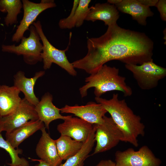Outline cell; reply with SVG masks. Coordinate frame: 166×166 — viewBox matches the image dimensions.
<instances>
[{"label":"cell","instance_id":"cell-1","mask_svg":"<svg viewBox=\"0 0 166 166\" xmlns=\"http://www.w3.org/2000/svg\"><path fill=\"white\" fill-rule=\"evenodd\" d=\"M87 44L86 55L71 63L74 68L90 74L112 60L140 65L153 60L152 41L144 33L121 28L117 23L108 26L101 36L88 38Z\"/></svg>","mask_w":166,"mask_h":166},{"label":"cell","instance_id":"cell-2","mask_svg":"<svg viewBox=\"0 0 166 166\" xmlns=\"http://www.w3.org/2000/svg\"><path fill=\"white\" fill-rule=\"evenodd\" d=\"M95 99L97 103L101 104L110 114L121 132L122 141L137 147L138 137L145 134V127L141 117L134 113L124 99H119L118 93H114L109 99L96 97Z\"/></svg>","mask_w":166,"mask_h":166},{"label":"cell","instance_id":"cell-3","mask_svg":"<svg viewBox=\"0 0 166 166\" xmlns=\"http://www.w3.org/2000/svg\"><path fill=\"white\" fill-rule=\"evenodd\" d=\"M125 80V77L120 75L118 68L105 64L96 73L85 78V84L80 88V93L83 98L87 95L88 89L94 88L96 97H100L102 94L112 91H120L124 96H130L132 94V90Z\"/></svg>","mask_w":166,"mask_h":166},{"label":"cell","instance_id":"cell-4","mask_svg":"<svg viewBox=\"0 0 166 166\" xmlns=\"http://www.w3.org/2000/svg\"><path fill=\"white\" fill-rule=\"evenodd\" d=\"M33 25L35 27L42 43V49L41 55L44 69H49L54 63L64 69L70 75L76 76L77 72L68 59L65 52L69 49L70 42L64 50H60L54 47L49 42L43 31L41 22H34Z\"/></svg>","mask_w":166,"mask_h":166},{"label":"cell","instance_id":"cell-5","mask_svg":"<svg viewBox=\"0 0 166 166\" xmlns=\"http://www.w3.org/2000/svg\"><path fill=\"white\" fill-rule=\"evenodd\" d=\"M132 74L139 87L143 90L156 88L159 81L166 76V69L155 64L153 60L140 65L125 64Z\"/></svg>","mask_w":166,"mask_h":166},{"label":"cell","instance_id":"cell-6","mask_svg":"<svg viewBox=\"0 0 166 166\" xmlns=\"http://www.w3.org/2000/svg\"><path fill=\"white\" fill-rule=\"evenodd\" d=\"M29 37H23L21 43L18 46L3 45L2 50L4 52L15 53L18 55H22L24 61L27 63L34 65L42 61L41 54L42 44L41 43L40 36L33 25L29 27Z\"/></svg>","mask_w":166,"mask_h":166},{"label":"cell","instance_id":"cell-7","mask_svg":"<svg viewBox=\"0 0 166 166\" xmlns=\"http://www.w3.org/2000/svg\"><path fill=\"white\" fill-rule=\"evenodd\" d=\"M93 125L96 145L92 155L108 151L122 141V134L111 117L105 116L102 123Z\"/></svg>","mask_w":166,"mask_h":166},{"label":"cell","instance_id":"cell-8","mask_svg":"<svg viewBox=\"0 0 166 166\" xmlns=\"http://www.w3.org/2000/svg\"><path fill=\"white\" fill-rule=\"evenodd\" d=\"M116 166H160L161 161L147 145L138 150L129 148L115 153Z\"/></svg>","mask_w":166,"mask_h":166},{"label":"cell","instance_id":"cell-9","mask_svg":"<svg viewBox=\"0 0 166 166\" xmlns=\"http://www.w3.org/2000/svg\"><path fill=\"white\" fill-rule=\"evenodd\" d=\"M38 119L35 106L24 98L12 113L4 116H0V132H9L27 123Z\"/></svg>","mask_w":166,"mask_h":166},{"label":"cell","instance_id":"cell-10","mask_svg":"<svg viewBox=\"0 0 166 166\" xmlns=\"http://www.w3.org/2000/svg\"><path fill=\"white\" fill-rule=\"evenodd\" d=\"M22 2L24 11L23 17L12 38L13 42H17L21 41L25 32L29 30L30 26L40 14L48 9L56 6L53 0H42L39 3L28 0H22Z\"/></svg>","mask_w":166,"mask_h":166},{"label":"cell","instance_id":"cell-11","mask_svg":"<svg viewBox=\"0 0 166 166\" xmlns=\"http://www.w3.org/2000/svg\"><path fill=\"white\" fill-rule=\"evenodd\" d=\"M61 113H71L93 124H101L107 113L100 103L89 102L85 105L73 106L65 105L60 109Z\"/></svg>","mask_w":166,"mask_h":166},{"label":"cell","instance_id":"cell-12","mask_svg":"<svg viewBox=\"0 0 166 166\" xmlns=\"http://www.w3.org/2000/svg\"><path fill=\"white\" fill-rule=\"evenodd\" d=\"M58 124L57 129L61 135L66 136L84 143L93 130V125L78 117L70 116Z\"/></svg>","mask_w":166,"mask_h":166},{"label":"cell","instance_id":"cell-13","mask_svg":"<svg viewBox=\"0 0 166 166\" xmlns=\"http://www.w3.org/2000/svg\"><path fill=\"white\" fill-rule=\"evenodd\" d=\"M44 127L41 130L42 136L35 149L37 155L41 160L51 166H58L62 160L59 156L55 140L53 139Z\"/></svg>","mask_w":166,"mask_h":166},{"label":"cell","instance_id":"cell-14","mask_svg":"<svg viewBox=\"0 0 166 166\" xmlns=\"http://www.w3.org/2000/svg\"><path fill=\"white\" fill-rule=\"evenodd\" d=\"M53 99L52 95L46 93L35 106L38 119L44 123L45 127L47 129H49V124L52 121L58 119L64 120L70 116L61 115L60 109L53 104Z\"/></svg>","mask_w":166,"mask_h":166},{"label":"cell","instance_id":"cell-15","mask_svg":"<svg viewBox=\"0 0 166 166\" xmlns=\"http://www.w3.org/2000/svg\"><path fill=\"white\" fill-rule=\"evenodd\" d=\"M119 17L116 6L109 3H97L91 6L85 20L94 22L100 20L108 26L117 23Z\"/></svg>","mask_w":166,"mask_h":166},{"label":"cell","instance_id":"cell-16","mask_svg":"<svg viewBox=\"0 0 166 166\" xmlns=\"http://www.w3.org/2000/svg\"><path fill=\"white\" fill-rule=\"evenodd\" d=\"M45 73L44 71H40L36 72L34 77L28 78L25 77L24 72L19 71L14 76V86L22 92L24 95V98L35 106L39 101L34 93V86L38 79Z\"/></svg>","mask_w":166,"mask_h":166},{"label":"cell","instance_id":"cell-17","mask_svg":"<svg viewBox=\"0 0 166 166\" xmlns=\"http://www.w3.org/2000/svg\"><path fill=\"white\" fill-rule=\"evenodd\" d=\"M115 5L118 11L130 15L142 26H146L147 18L154 15L150 7L143 5L138 0H121Z\"/></svg>","mask_w":166,"mask_h":166},{"label":"cell","instance_id":"cell-18","mask_svg":"<svg viewBox=\"0 0 166 166\" xmlns=\"http://www.w3.org/2000/svg\"><path fill=\"white\" fill-rule=\"evenodd\" d=\"M39 119L31 120L12 131L6 133V140L14 148H17L25 139L45 127Z\"/></svg>","mask_w":166,"mask_h":166},{"label":"cell","instance_id":"cell-19","mask_svg":"<svg viewBox=\"0 0 166 166\" xmlns=\"http://www.w3.org/2000/svg\"><path fill=\"white\" fill-rule=\"evenodd\" d=\"M20 92L14 86L0 85V116L10 114L18 106L22 100Z\"/></svg>","mask_w":166,"mask_h":166},{"label":"cell","instance_id":"cell-20","mask_svg":"<svg viewBox=\"0 0 166 166\" xmlns=\"http://www.w3.org/2000/svg\"><path fill=\"white\" fill-rule=\"evenodd\" d=\"M90 0H80L78 7L71 16L61 19L58 26L61 29H71L81 26L91 8L89 7Z\"/></svg>","mask_w":166,"mask_h":166},{"label":"cell","instance_id":"cell-21","mask_svg":"<svg viewBox=\"0 0 166 166\" xmlns=\"http://www.w3.org/2000/svg\"><path fill=\"white\" fill-rule=\"evenodd\" d=\"M55 140L58 154L62 160H66L76 154L81 149L84 143L64 135H61Z\"/></svg>","mask_w":166,"mask_h":166},{"label":"cell","instance_id":"cell-22","mask_svg":"<svg viewBox=\"0 0 166 166\" xmlns=\"http://www.w3.org/2000/svg\"><path fill=\"white\" fill-rule=\"evenodd\" d=\"M93 126V130L83 143L80 150L74 155L67 159L64 163H61L58 166H84V161L89 156V154L95 142V129Z\"/></svg>","mask_w":166,"mask_h":166},{"label":"cell","instance_id":"cell-23","mask_svg":"<svg viewBox=\"0 0 166 166\" xmlns=\"http://www.w3.org/2000/svg\"><path fill=\"white\" fill-rule=\"evenodd\" d=\"M22 4L20 0H0V11L7 13L4 22L7 26L16 23Z\"/></svg>","mask_w":166,"mask_h":166},{"label":"cell","instance_id":"cell-24","mask_svg":"<svg viewBox=\"0 0 166 166\" xmlns=\"http://www.w3.org/2000/svg\"><path fill=\"white\" fill-rule=\"evenodd\" d=\"M0 148L5 149L10 156L11 162L8 164L10 166L23 165L29 166L28 162L24 158H20L18 155L22 154V150L17 148L15 149L6 140H4L0 132Z\"/></svg>","mask_w":166,"mask_h":166},{"label":"cell","instance_id":"cell-25","mask_svg":"<svg viewBox=\"0 0 166 166\" xmlns=\"http://www.w3.org/2000/svg\"><path fill=\"white\" fill-rule=\"evenodd\" d=\"M156 6L160 14L161 19L166 21V0H158L156 3Z\"/></svg>","mask_w":166,"mask_h":166},{"label":"cell","instance_id":"cell-26","mask_svg":"<svg viewBox=\"0 0 166 166\" xmlns=\"http://www.w3.org/2000/svg\"><path fill=\"white\" fill-rule=\"evenodd\" d=\"M144 6L150 7L155 6L158 0H138Z\"/></svg>","mask_w":166,"mask_h":166},{"label":"cell","instance_id":"cell-27","mask_svg":"<svg viewBox=\"0 0 166 166\" xmlns=\"http://www.w3.org/2000/svg\"><path fill=\"white\" fill-rule=\"evenodd\" d=\"M95 166H116V164L111 160H102Z\"/></svg>","mask_w":166,"mask_h":166},{"label":"cell","instance_id":"cell-28","mask_svg":"<svg viewBox=\"0 0 166 166\" xmlns=\"http://www.w3.org/2000/svg\"><path fill=\"white\" fill-rule=\"evenodd\" d=\"M32 161H37L39 163L35 165V166H51L43 160H40L34 159L30 158Z\"/></svg>","mask_w":166,"mask_h":166},{"label":"cell","instance_id":"cell-29","mask_svg":"<svg viewBox=\"0 0 166 166\" xmlns=\"http://www.w3.org/2000/svg\"><path fill=\"white\" fill-rule=\"evenodd\" d=\"M121 0H108L107 2L110 4L115 5L121 1Z\"/></svg>","mask_w":166,"mask_h":166},{"label":"cell","instance_id":"cell-30","mask_svg":"<svg viewBox=\"0 0 166 166\" xmlns=\"http://www.w3.org/2000/svg\"><path fill=\"white\" fill-rule=\"evenodd\" d=\"M25 166V165H17V166Z\"/></svg>","mask_w":166,"mask_h":166},{"label":"cell","instance_id":"cell-31","mask_svg":"<svg viewBox=\"0 0 166 166\" xmlns=\"http://www.w3.org/2000/svg\"><path fill=\"white\" fill-rule=\"evenodd\" d=\"M0 19H1V18H0Z\"/></svg>","mask_w":166,"mask_h":166}]
</instances>
